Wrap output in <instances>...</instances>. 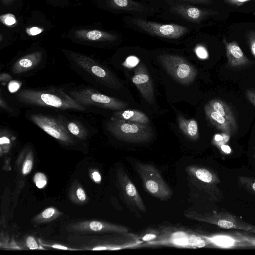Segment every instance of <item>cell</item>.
I'll use <instances>...</instances> for the list:
<instances>
[{"label": "cell", "mask_w": 255, "mask_h": 255, "mask_svg": "<svg viewBox=\"0 0 255 255\" xmlns=\"http://www.w3.org/2000/svg\"><path fill=\"white\" fill-rule=\"evenodd\" d=\"M203 237L207 241L208 243L214 246L222 248H232L236 247H249V245L236 236L226 235H217L211 237Z\"/></svg>", "instance_id": "18"}, {"label": "cell", "mask_w": 255, "mask_h": 255, "mask_svg": "<svg viewBox=\"0 0 255 255\" xmlns=\"http://www.w3.org/2000/svg\"><path fill=\"white\" fill-rule=\"evenodd\" d=\"M69 232L126 234L129 232L125 226L97 220H86L73 223L67 226Z\"/></svg>", "instance_id": "12"}, {"label": "cell", "mask_w": 255, "mask_h": 255, "mask_svg": "<svg viewBox=\"0 0 255 255\" xmlns=\"http://www.w3.org/2000/svg\"><path fill=\"white\" fill-rule=\"evenodd\" d=\"M139 62V59L135 56H131L128 57L123 65L128 68H132L136 66Z\"/></svg>", "instance_id": "41"}, {"label": "cell", "mask_w": 255, "mask_h": 255, "mask_svg": "<svg viewBox=\"0 0 255 255\" xmlns=\"http://www.w3.org/2000/svg\"><path fill=\"white\" fill-rule=\"evenodd\" d=\"M220 148L221 149V151L226 153V154H229L231 152V149L230 147L226 144H223L221 145L220 147Z\"/></svg>", "instance_id": "48"}, {"label": "cell", "mask_w": 255, "mask_h": 255, "mask_svg": "<svg viewBox=\"0 0 255 255\" xmlns=\"http://www.w3.org/2000/svg\"><path fill=\"white\" fill-rule=\"evenodd\" d=\"M26 247L30 250L45 249L39 243L37 242L35 238L32 236H27L25 239Z\"/></svg>", "instance_id": "35"}, {"label": "cell", "mask_w": 255, "mask_h": 255, "mask_svg": "<svg viewBox=\"0 0 255 255\" xmlns=\"http://www.w3.org/2000/svg\"><path fill=\"white\" fill-rule=\"evenodd\" d=\"M230 135L226 133L216 134L214 135L213 142L216 146L220 147L223 144H226L229 140Z\"/></svg>", "instance_id": "34"}, {"label": "cell", "mask_w": 255, "mask_h": 255, "mask_svg": "<svg viewBox=\"0 0 255 255\" xmlns=\"http://www.w3.org/2000/svg\"><path fill=\"white\" fill-rule=\"evenodd\" d=\"M134 168L141 180L145 190L149 194L162 201L170 199L172 190L154 165L136 162L134 164Z\"/></svg>", "instance_id": "4"}, {"label": "cell", "mask_w": 255, "mask_h": 255, "mask_svg": "<svg viewBox=\"0 0 255 255\" xmlns=\"http://www.w3.org/2000/svg\"><path fill=\"white\" fill-rule=\"evenodd\" d=\"M111 3L117 8L133 11L143 12L145 10L143 5L132 0H110Z\"/></svg>", "instance_id": "27"}, {"label": "cell", "mask_w": 255, "mask_h": 255, "mask_svg": "<svg viewBox=\"0 0 255 255\" xmlns=\"http://www.w3.org/2000/svg\"><path fill=\"white\" fill-rule=\"evenodd\" d=\"M186 173L190 181L195 186L206 192L213 198L217 199L220 196L217 185L219 178L209 169L196 165H190L186 168Z\"/></svg>", "instance_id": "10"}, {"label": "cell", "mask_w": 255, "mask_h": 255, "mask_svg": "<svg viewBox=\"0 0 255 255\" xmlns=\"http://www.w3.org/2000/svg\"><path fill=\"white\" fill-rule=\"evenodd\" d=\"M108 130L118 139L130 142H145L153 136L149 124L111 118L107 124Z\"/></svg>", "instance_id": "3"}, {"label": "cell", "mask_w": 255, "mask_h": 255, "mask_svg": "<svg viewBox=\"0 0 255 255\" xmlns=\"http://www.w3.org/2000/svg\"><path fill=\"white\" fill-rule=\"evenodd\" d=\"M236 236L242 241L247 244L249 247H255V237L247 235L239 232L236 233Z\"/></svg>", "instance_id": "37"}, {"label": "cell", "mask_w": 255, "mask_h": 255, "mask_svg": "<svg viewBox=\"0 0 255 255\" xmlns=\"http://www.w3.org/2000/svg\"><path fill=\"white\" fill-rule=\"evenodd\" d=\"M43 60L41 51L27 54L16 60L10 66V71L14 75H19L35 69Z\"/></svg>", "instance_id": "14"}, {"label": "cell", "mask_w": 255, "mask_h": 255, "mask_svg": "<svg viewBox=\"0 0 255 255\" xmlns=\"http://www.w3.org/2000/svg\"><path fill=\"white\" fill-rule=\"evenodd\" d=\"M184 215L188 219L214 224L221 228L241 230L255 233V226L226 212L201 214L195 211H186Z\"/></svg>", "instance_id": "5"}, {"label": "cell", "mask_w": 255, "mask_h": 255, "mask_svg": "<svg viewBox=\"0 0 255 255\" xmlns=\"http://www.w3.org/2000/svg\"><path fill=\"white\" fill-rule=\"evenodd\" d=\"M69 197L70 201L77 205H84L88 201V198L85 190L77 181L74 182L71 185Z\"/></svg>", "instance_id": "26"}, {"label": "cell", "mask_w": 255, "mask_h": 255, "mask_svg": "<svg viewBox=\"0 0 255 255\" xmlns=\"http://www.w3.org/2000/svg\"><path fill=\"white\" fill-rule=\"evenodd\" d=\"M0 248L3 249L8 250H21L22 248L18 246L14 240L9 241V239L5 236H3L1 234L0 237Z\"/></svg>", "instance_id": "30"}, {"label": "cell", "mask_w": 255, "mask_h": 255, "mask_svg": "<svg viewBox=\"0 0 255 255\" xmlns=\"http://www.w3.org/2000/svg\"><path fill=\"white\" fill-rule=\"evenodd\" d=\"M158 59L166 71L182 84L192 83L197 75L196 69L182 57L163 54L159 56Z\"/></svg>", "instance_id": "7"}, {"label": "cell", "mask_w": 255, "mask_h": 255, "mask_svg": "<svg viewBox=\"0 0 255 255\" xmlns=\"http://www.w3.org/2000/svg\"><path fill=\"white\" fill-rule=\"evenodd\" d=\"M173 9L184 18L195 22H200L208 16L215 13L214 11L186 4H177Z\"/></svg>", "instance_id": "16"}, {"label": "cell", "mask_w": 255, "mask_h": 255, "mask_svg": "<svg viewBox=\"0 0 255 255\" xmlns=\"http://www.w3.org/2000/svg\"><path fill=\"white\" fill-rule=\"evenodd\" d=\"M62 215L63 213L56 208L49 207L34 216L31 222L35 224L46 223L57 219Z\"/></svg>", "instance_id": "24"}, {"label": "cell", "mask_w": 255, "mask_h": 255, "mask_svg": "<svg viewBox=\"0 0 255 255\" xmlns=\"http://www.w3.org/2000/svg\"><path fill=\"white\" fill-rule=\"evenodd\" d=\"M33 181L35 186L39 189L45 188L47 184V177L42 172L36 173L33 178Z\"/></svg>", "instance_id": "32"}, {"label": "cell", "mask_w": 255, "mask_h": 255, "mask_svg": "<svg viewBox=\"0 0 255 255\" xmlns=\"http://www.w3.org/2000/svg\"><path fill=\"white\" fill-rule=\"evenodd\" d=\"M0 20L1 23L7 26H12L16 22L15 16L12 13H6L0 15Z\"/></svg>", "instance_id": "36"}, {"label": "cell", "mask_w": 255, "mask_h": 255, "mask_svg": "<svg viewBox=\"0 0 255 255\" xmlns=\"http://www.w3.org/2000/svg\"><path fill=\"white\" fill-rule=\"evenodd\" d=\"M27 119L61 143L72 145L75 143L74 137L67 130L57 117L42 113H29Z\"/></svg>", "instance_id": "8"}, {"label": "cell", "mask_w": 255, "mask_h": 255, "mask_svg": "<svg viewBox=\"0 0 255 255\" xmlns=\"http://www.w3.org/2000/svg\"><path fill=\"white\" fill-rule=\"evenodd\" d=\"M20 103L31 107L58 110L87 112L88 108L78 103L69 94L59 89L21 90L15 96Z\"/></svg>", "instance_id": "1"}, {"label": "cell", "mask_w": 255, "mask_h": 255, "mask_svg": "<svg viewBox=\"0 0 255 255\" xmlns=\"http://www.w3.org/2000/svg\"><path fill=\"white\" fill-rule=\"evenodd\" d=\"M208 104L214 110L224 117L230 123L235 132L237 128V122L230 107L224 101L218 99L211 100Z\"/></svg>", "instance_id": "22"}, {"label": "cell", "mask_w": 255, "mask_h": 255, "mask_svg": "<svg viewBox=\"0 0 255 255\" xmlns=\"http://www.w3.org/2000/svg\"><path fill=\"white\" fill-rule=\"evenodd\" d=\"M239 181L243 187L250 193L255 195V179L243 176H239Z\"/></svg>", "instance_id": "29"}, {"label": "cell", "mask_w": 255, "mask_h": 255, "mask_svg": "<svg viewBox=\"0 0 255 255\" xmlns=\"http://www.w3.org/2000/svg\"><path fill=\"white\" fill-rule=\"evenodd\" d=\"M188 0V1L195 2L206 3V4H209L211 2L210 0Z\"/></svg>", "instance_id": "49"}, {"label": "cell", "mask_w": 255, "mask_h": 255, "mask_svg": "<svg viewBox=\"0 0 255 255\" xmlns=\"http://www.w3.org/2000/svg\"><path fill=\"white\" fill-rule=\"evenodd\" d=\"M195 52L197 56L201 59H205L208 57V51L206 48L202 45L197 46Z\"/></svg>", "instance_id": "40"}, {"label": "cell", "mask_w": 255, "mask_h": 255, "mask_svg": "<svg viewBox=\"0 0 255 255\" xmlns=\"http://www.w3.org/2000/svg\"><path fill=\"white\" fill-rule=\"evenodd\" d=\"M247 39L251 52L255 57V32L253 30L248 32Z\"/></svg>", "instance_id": "38"}, {"label": "cell", "mask_w": 255, "mask_h": 255, "mask_svg": "<svg viewBox=\"0 0 255 255\" xmlns=\"http://www.w3.org/2000/svg\"><path fill=\"white\" fill-rule=\"evenodd\" d=\"M254 157L255 158V153H254Z\"/></svg>", "instance_id": "50"}, {"label": "cell", "mask_w": 255, "mask_h": 255, "mask_svg": "<svg viewBox=\"0 0 255 255\" xmlns=\"http://www.w3.org/2000/svg\"><path fill=\"white\" fill-rule=\"evenodd\" d=\"M43 29L40 27L33 26L30 28H27L26 29V33L30 36H35L41 33Z\"/></svg>", "instance_id": "44"}, {"label": "cell", "mask_w": 255, "mask_h": 255, "mask_svg": "<svg viewBox=\"0 0 255 255\" xmlns=\"http://www.w3.org/2000/svg\"><path fill=\"white\" fill-rule=\"evenodd\" d=\"M116 180L122 199L130 209L134 212H146V206L137 189L122 167L117 169Z\"/></svg>", "instance_id": "9"}, {"label": "cell", "mask_w": 255, "mask_h": 255, "mask_svg": "<svg viewBox=\"0 0 255 255\" xmlns=\"http://www.w3.org/2000/svg\"><path fill=\"white\" fill-rule=\"evenodd\" d=\"M131 20L139 28L146 32L164 38L177 39L188 31L186 27L174 23L161 24L141 18H133Z\"/></svg>", "instance_id": "11"}, {"label": "cell", "mask_w": 255, "mask_h": 255, "mask_svg": "<svg viewBox=\"0 0 255 255\" xmlns=\"http://www.w3.org/2000/svg\"><path fill=\"white\" fill-rule=\"evenodd\" d=\"M21 83L18 81L11 80L8 84V89L10 93H13L18 90Z\"/></svg>", "instance_id": "42"}, {"label": "cell", "mask_w": 255, "mask_h": 255, "mask_svg": "<svg viewBox=\"0 0 255 255\" xmlns=\"http://www.w3.org/2000/svg\"><path fill=\"white\" fill-rule=\"evenodd\" d=\"M206 116L210 123L218 129L228 135L235 132L230 123L224 117L214 110L207 103L204 106Z\"/></svg>", "instance_id": "19"}, {"label": "cell", "mask_w": 255, "mask_h": 255, "mask_svg": "<svg viewBox=\"0 0 255 255\" xmlns=\"http://www.w3.org/2000/svg\"><path fill=\"white\" fill-rule=\"evenodd\" d=\"M57 117L74 137L80 140H85L88 138V129L82 123L75 119L68 118L62 114H58Z\"/></svg>", "instance_id": "17"}, {"label": "cell", "mask_w": 255, "mask_h": 255, "mask_svg": "<svg viewBox=\"0 0 255 255\" xmlns=\"http://www.w3.org/2000/svg\"><path fill=\"white\" fill-rule=\"evenodd\" d=\"M89 176L91 180L96 184H100L102 181V177L99 171L96 169H91L89 171Z\"/></svg>", "instance_id": "39"}, {"label": "cell", "mask_w": 255, "mask_h": 255, "mask_svg": "<svg viewBox=\"0 0 255 255\" xmlns=\"http://www.w3.org/2000/svg\"><path fill=\"white\" fill-rule=\"evenodd\" d=\"M69 95L78 103L85 106H95L112 110H124L128 104L89 88L74 90Z\"/></svg>", "instance_id": "6"}, {"label": "cell", "mask_w": 255, "mask_h": 255, "mask_svg": "<svg viewBox=\"0 0 255 255\" xmlns=\"http://www.w3.org/2000/svg\"><path fill=\"white\" fill-rule=\"evenodd\" d=\"M71 68L88 82L118 89L121 84L115 76L106 67L93 59L71 52L67 55Z\"/></svg>", "instance_id": "2"}, {"label": "cell", "mask_w": 255, "mask_h": 255, "mask_svg": "<svg viewBox=\"0 0 255 255\" xmlns=\"http://www.w3.org/2000/svg\"><path fill=\"white\" fill-rule=\"evenodd\" d=\"M40 245L44 247L51 248L55 249L69 250V251H79L80 249L71 248L65 245L60 244L48 242L45 240L39 239L38 240Z\"/></svg>", "instance_id": "31"}, {"label": "cell", "mask_w": 255, "mask_h": 255, "mask_svg": "<svg viewBox=\"0 0 255 255\" xmlns=\"http://www.w3.org/2000/svg\"><path fill=\"white\" fill-rule=\"evenodd\" d=\"M158 235L157 232L149 231V232L144 234L141 240L145 242H151L157 237Z\"/></svg>", "instance_id": "43"}, {"label": "cell", "mask_w": 255, "mask_h": 255, "mask_svg": "<svg viewBox=\"0 0 255 255\" xmlns=\"http://www.w3.org/2000/svg\"><path fill=\"white\" fill-rule=\"evenodd\" d=\"M85 37L89 40H113L117 38L116 35L101 31L99 30H92L88 31Z\"/></svg>", "instance_id": "28"}, {"label": "cell", "mask_w": 255, "mask_h": 255, "mask_svg": "<svg viewBox=\"0 0 255 255\" xmlns=\"http://www.w3.org/2000/svg\"><path fill=\"white\" fill-rule=\"evenodd\" d=\"M112 118L137 123L149 124L147 116L141 111L136 110H118L113 113Z\"/></svg>", "instance_id": "21"}, {"label": "cell", "mask_w": 255, "mask_h": 255, "mask_svg": "<svg viewBox=\"0 0 255 255\" xmlns=\"http://www.w3.org/2000/svg\"><path fill=\"white\" fill-rule=\"evenodd\" d=\"M12 79L11 76L7 73H2L0 75V82L2 85L5 86L7 83Z\"/></svg>", "instance_id": "45"}, {"label": "cell", "mask_w": 255, "mask_h": 255, "mask_svg": "<svg viewBox=\"0 0 255 255\" xmlns=\"http://www.w3.org/2000/svg\"><path fill=\"white\" fill-rule=\"evenodd\" d=\"M16 137L11 130L5 128L0 129V156L7 154L12 148Z\"/></svg>", "instance_id": "25"}, {"label": "cell", "mask_w": 255, "mask_h": 255, "mask_svg": "<svg viewBox=\"0 0 255 255\" xmlns=\"http://www.w3.org/2000/svg\"><path fill=\"white\" fill-rule=\"evenodd\" d=\"M179 127L183 133L189 138L196 140L199 137L198 125L194 119H186L179 115L177 118Z\"/></svg>", "instance_id": "23"}, {"label": "cell", "mask_w": 255, "mask_h": 255, "mask_svg": "<svg viewBox=\"0 0 255 255\" xmlns=\"http://www.w3.org/2000/svg\"><path fill=\"white\" fill-rule=\"evenodd\" d=\"M0 107L1 109L4 111L7 114L12 116H16L18 113H17L15 109L11 107L8 104L3 97L1 90L0 92Z\"/></svg>", "instance_id": "33"}, {"label": "cell", "mask_w": 255, "mask_h": 255, "mask_svg": "<svg viewBox=\"0 0 255 255\" xmlns=\"http://www.w3.org/2000/svg\"><path fill=\"white\" fill-rule=\"evenodd\" d=\"M132 81L144 99L147 102L153 103L154 101L153 85L143 63L139 64L134 68Z\"/></svg>", "instance_id": "13"}, {"label": "cell", "mask_w": 255, "mask_h": 255, "mask_svg": "<svg viewBox=\"0 0 255 255\" xmlns=\"http://www.w3.org/2000/svg\"><path fill=\"white\" fill-rule=\"evenodd\" d=\"M252 0H224V2L232 5L241 6Z\"/></svg>", "instance_id": "46"}, {"label": "cell", "mask_w": 255, "mask_h": 255, "mask_svg": "<svg viewBox=\"0 0 255 255\" xmlns=\"http://www.w3.org/2000/svg\"><path fill=\"white\" fill-rule=\"evenodd\" d=\"M33 150L30 146L27 145L20 152L16 162L22 175L25 176L31 172L33 168Z\"/></svg>", "instance_id": "20"}, {"label": "cell", "mask_w": 255, "mask_h": 255, "mask_svg": "<svg viewBox=\"0 0 255 255\" xmlns=\"http://www.w3.org/2000/svg\"><path fill=\"white\" fill-rule=\"evenodd\" d=\"M246 94L249 101L255 107V91L247 90Z\"/></svg>", "instance_id": "47"}, {"label": "cell", "mask_w": 255, "mask_h": 255, "mask_svg": "<svg viewBox=\"0 0 255 255\" xmlns=\"http://www.w3.org/2000/svg\"><path fill=\"white\" fill-rule=\"evenodd\" d=\"M225 45L228 65L232 67H240L251 63V61L245 55L238 43L233 41L228 42L223 40Z\"/></svg>", "instance_id": "15"}]
</instances>
